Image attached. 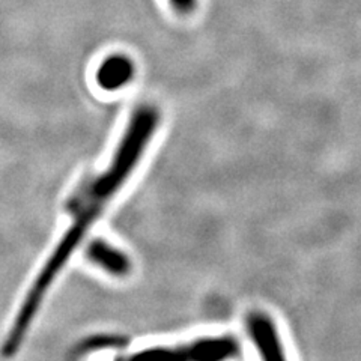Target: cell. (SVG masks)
Listing matches in <instances>:
<instances>
[{
  "instance_id": "cell-1",
  "label": "cell",
  "mask_w": 361,
  "mask_h": 361,
  "mask_svg": "<svg viewBox=\"0 0 361 361\" xmlns=\"http://www.w3.org/2000/svg\"><path fill=\"white\" fill-rule=\"evenodd\" d=\"M158 123H160V113L155 107L142 106L135 110L107 171L75 191V195L68 202V211L71 212L74 221L39 271L18 309L16 321L2 346L4 357H13L17 354L41 307L45 293L63 269L78 244L82 243L90 226L98 220L107 203L116 196L121 187L127 183V179L134 172L135 166L140 163L142 155L158 128Z\"/></svg>"
},
{
  "instance_id": "cell-2",
  "label": "cell",
  "mask_w": 361,
  "mask_h": 361,
  "mask_svg": "<svg viewBox=\"0 0 361 361\" xmlns=\"http://www.w3.org/2000/svg\"><path fill=\"white\" fill-rule=\"evenodd\" d=\"M247 331L252 342L267 360H283L285 349L274 321L267 313L255 312L247 318Z\"/></svg>"
},
{
  "instance_id": "cell-3",
  "label": "cell",
  "mask_w": 361,
  "mask_h": 361,
  "mask_svg": "<svg viewBox=\"0 0 361 361\" xmlns=\"http://www.w3.org/2000/svg\"><path fill=\"white\" fill-rule=\"evenodd\" d=\"M238 353V345L232 337H205L176 351H167L169 357L197 361H220Z\"/></svg>"
},
{
  "instance_id": "cell-4",
  "label": "cell",
  "mask_w": 361,
  "mask_h": 361,
  "mask_svg": "<svg viewBox=\"0 0 361 361\" xmlns=\"http://www.w3.org/2000/svg\"><path fill=\"white\" fill-rule=\"evenodd\" d=\"M86 255L90 262L95 264L101 269H104L106 273L111 276H128L133 268L131 259L122 250H119V248L109 244L104 240H94L90 243L87 245Z\"/></svg>"
},
{
  "instance_id": "cell-5",
  "label": "cell",
  "mask_w": 361,
  "mask_h": 361,
  "mask_svg": "<svg viewBox=\"0 0 361 361\" xmlns=\"http://www.w3.org/2000/svg\"><path fill=\"white\" fill-rule=\"evenodd\" d=\"M135 74L134 62L123 54H111L99 65L97 82L106 90H118L126 87Z\"/></svg>"
},
{
  "instance_id": "cell-6",
  "label": "cell",
  "mask_w": 361,
  "mask_h": 361,
  "mask_svg": "<svg viewBox=\"0 0 361 361\" xmlns=\"http://www.w3.org/2000/svg\"><path fill=\"white\" fill-rule=\"evenodd\" d=\"M169 4L179 16H190L197 9L199 0H169Z\"/></svg>"
}]
</instances>
